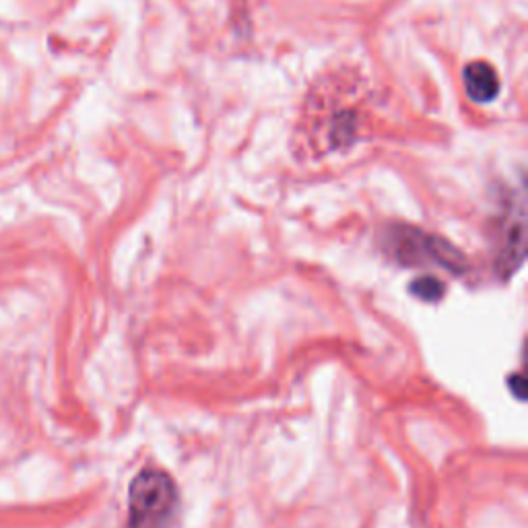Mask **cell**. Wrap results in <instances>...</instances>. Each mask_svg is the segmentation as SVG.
<instances>
[{
	"mask_svg": "<svg viewBox=\"0 0 528 528\" xmlns=\"http://www.w3.org/2000/svg\"><path fill=\"white\" fill-rule=\"evenodd\" d=\"M386 252L405 267H440L452 275L465 273V256L450 242L417 227H390L386 236Z\"/></svg>",
	"mask_w": 528,
	"mask_h": 528,
	"instance_id": "1",
	"label": "cell"
},
{
	"mask_svg": "<svg viewBox=\"0 0 528 528\" xmlns=\"http://www.w3.org/2000/svg\"><path fill=\"white\" fill-rule=\"evenodd\" d=\"M178 506L172 477L147 469L135 477L128 491V528H168Z\"/></svg>",
	"mask_w": 528,
	"mask_h": 528,
	"instance_id": "2",
	"label": "cell"
},
{
	"mask_svg": "<svg viewBox=\"0 0 528 528\" xmlns=\"http://www.w3.org/2000/svg\"><path fill=\"white\" fill-rule=\"evenodd\" d=\"M498 250H495V269L500 275L510 277L518 271L524 260L526 248V225H524V209L518 213L512 211V217L504 221V229L498 238Z\"/></svg>",
	"mask_w": 528,
	"mask_h": 528,
	"instance_id": "3",
	"label": "cell"
},
{
	"mask_svg": "<svg viewBox=\"0 0 528 528\" xmlns=\"http://www.w3.org/2000/svg\"><path fill=\"white\" fill-rule=\"evenodd\" d=\"M462 79H465V87L471 99L475 102H491V99L498 95L500 91V79L498 73L493 71V66L487 62H471L467 64L465 73H462Z\"/></svg>",
	"mask_w": 528,
	"mask_h": 528,
	"instance_id": "4",
	"label": "cell"
},
{
	"mask_svg": "<svg viewBox=\"0 0 528 528\" xmlns=\"http://www.w3.org/2000/svg\"><path fill=\"white\" fill-rule=\"evenodd\" d=\"M411 293L421 297L423 302H438L444 295V285L436 277H421L411 283Z\"/></svg>",
	"mask_w": 528,
	"mask_h": 528,
	"instance_id": "5",
	"label": "cell"
}]
</instances>
